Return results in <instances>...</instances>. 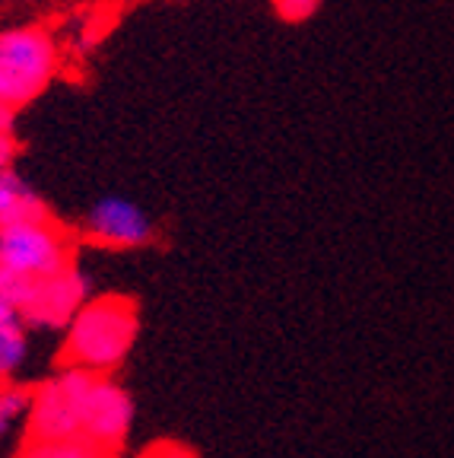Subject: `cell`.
I'll list each match as a JSON object with an SVG mask.
<instances>
[{
	"label": "cell",
	"instance_id": "obj_11",
	"mask_svg": "<svg viewBox=\"0 0 454 458\" xmlns=\"http://www.w3.org/2000/svg\"><path fill=\"white\" fill-rule=\"evenodd\" d=\"M29 388L0 382V437H7L16 423H26Z\"/></svg>",
	"mask_w": 454,
	"mask_h": 458
},
{
	"label": "cell",
	"instance_id": "obj_1",
	"mask_svg": "<svg viewBox=\"0 0 454 458\" xmlns=\"http://www.w3.org/2000/svg\"><path fill=\"white\" fill-rule=\"evenodd\" d=\"M140 331V312L130 296H89L64 328L61 366L114 372L128 360Z\"/></svg>",
	"mask_w": 454,
	"mask_h": 458
},
{
	"label": "cell",
	"instance_id": "obj_13",
	"mask_svg": "<svg viewBox=\"0 0 454 458\" xmlns=\"http://www.w3.org/2000/svg\"><path fill=\"white\" fill-rule=\"evenodd\" d=\"M273 7H277L280 20L286 22H306L318 13L321 0H273Z\"/></svg>",
	"mask_w": 454,
	"mask_h": 458
},
{
	"label": "cell",
	"instance_id": "obj_2",
	"mask_svg": "<svg viewBox=\"0 0 454 458\" xmlns=\"http://www.w3.org/2000/svg\"><path fill=\"white\" fill-rule=\"evenodd\" d=\"M67 265H73V242L51 216L0 229V293L16 306H22L32 284L64 271Z\"/></svg>",
	"mask_w": 454,
	"mask_h": 458
},
{
	"label": "cell",
	"instance_id": "obj_6",
	"mask_svg": "<svg viewBox=\"0 0 454 458\" xmlns=\"http://www.w3.org/2000/svg\"><path fill=\"white\" fill-rule=\"evenodd\" d=\"M89 300V280L77 265H67L64 271L32 284L29 296L22 300V325L29 328H67L77 309Z\"/></svg>",
	"mask_w": 454,
	"mask_h": 458
},
{
	"label": "cell",
	"instance_id": "obj_4",
	"mask_svg": "<svg viewBox=\"0 0 454 458\" xmlns=\"http://www.w3.org/2000/svg\"><path fill=\"white\" fill-rule=\"evenodd\" d=\"M96 372L80 366H61L51 379L29 392L26 439H71L80 437L83 398Z\"/></svg>",
	"mask_w": 454,
	"mask_h": 458
},
{
	"label": "cell",
	"instance_id": "obj_12",
	"mask_svg": "<svg viewBox=\"0 0 454 458\" xmlns=\"http://www.w3.org/2000/svg\"><path fill=\"white\" fill-rule=\"evenodd\" d=\"M13 114H16L13 108L0 102V172L13 169L16 150H20V143H16L13 134Z\"/></svg>",
	"mask_w": 454,
	"mask_h": 458
},
{
	"label": "cell",
	"instance_id": "obj_5",
	"mask_svg": "<svg viewBox=\"0 0 454 458\" xmlns=\"http://www.w3.org/2000/svg\"><path fill=\"white\" fill-rule=\"evenodd\" d=\"M130 423H134V401H130L128 388L112 379V372H96L83 398L80 437L99 445L105 455H112L124 445Z\"/></svg>",
	"mask_w": 454,
	"mask_h": 458
},
{
	"label": "cell",
	"instance_id": "obj_7",
	"mask_svg": "<svg viewBox=\"0 0 454 458\" xmlns=\"http://www.w3.org/2000/svg\"><path fill=\"white\" fill-rule=\"evenodd\" d=\"M83 236L102 249H143L156 239V223L149 220L140 204L108 194L86 210Z\"/></svg>",
	"mask_w": 454,
	"mask_h": 458
},
{
	"label": "cell",
	"instance_id": "obj_10",
	"mask_svg": "<svg viewBox=\"0 0 454 458\" xmlns=\"http://www.w3.org/2000/svg\"><path fill=\"white\" fill-rule=\"evenodd\" d=\"M29 357L26 325H0V382H7Z\"/></svg>",
	"mask_w": 454,
	"mask_h": 458
},
{
	"label": "cell",
	"instance_id": "obj_15",
	"mask_svg": "<svg viewBox=\"0 0 454 458\" xmlns=\"http://www.w3.org/2000/svg\"><path fill=\"white\" fill-rule=\"evenodd\" d=\"M0 325H22V312L10 296L0 293Z\"/></svg>",
	"mask_w": 454,
	"mask_h": 458
},
{
	"label": "cell",
	"instance_id": "obj_3",
	"mask_svg": "<svg viewBox=\"0 0 454 458\" xmlns=\"http://www.w3.org/2000/svg\"><path fill=\"white\" fill-rule=\"evenodd\" d=\"M61 71V48L45 26H10L0 32V102L26 108Z\"/></svg>",
	"mask_w": 454,
	"mask_h": 458
},
{
	"label": "cell",
	"instance_id": "obj_8",
	"mask_svg": "<svg viewBox=\"0 0 454 458\" xmlns=\"http://www.w3.org/2000/svg\"><path fill=\"white\" fill-rule=\"evenodd\" d=\"M38 216H48V208L36 188L13 169L0 172V229L22 220H38Z\"/></svg>",
	"mask_w": 454,
	"mask_h": 458
},
{
	"label": "cell",
	"instance_id": "obj_9",
	"mask_svg": "<svg viewBox=\"0 0 454 458\" xmlns=\"http://www.w3.org/2000/svg\"><path fill=\"white\" fill-rule=\"evenodd\" d=\"M16 458H112L83 437L71 439H26Z\"/></svg>",
	"mask_w": 454,
	"mask_h": 458
},
{
	"label": "cell",
	"instance_id": "obj_14",
	"mask_svg": "<svg viewBox=\"0 0 454 458\" xmlns=\"http://www.w3.org/2000/svg\"><path fill=\"white\" fill-rule=\"evenodd\" d=\"M137 458H200V455L191 445L178 443V439H159V443H149Z\"/></svg>",
	"mask_w": 454,
	"mask_h": 458
}]
</instances>
